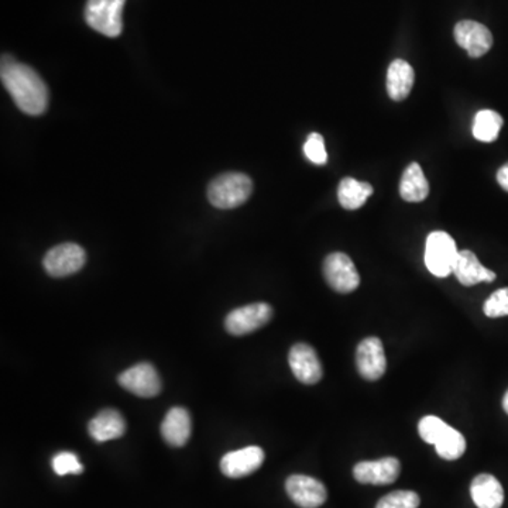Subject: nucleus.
<instances>
[{"instance_id":"obj_26","label":"nucleus","mask_w":508,"mask_h":508,"mask_svg":"<svg viewBox=\"0 0 508 508\" xmlns=\"http://www.w3.org/2000/svg\"><path fill=\"white\" fill-rule=\"evenodd\" d=\"M483 312L489 318L508 316V288L494 291L484 303Z\"/></svg>"},{"instance_id":"obj_15","label":"nucleus","mask_w":508,"mask_h":508,"mask_svg":"<svg viewBox=\"0 0 508 508\" xmlns=\"http://www.w3.org/2000/svg\"><path fill=\"white\" fill-rule=\"evenodd\" d=\"M452 275H455L459 283L465 287H472L479 283H492L496 280V273L484 267L471 250H461L458 253Z\"/></svg>"},{"instance_id":"obj_16","label":"nucleus","mask_w":508,"mask_h":508,"mask_svg":"<svg viewBox=\"0 0 508 508\" xmlns=\"http://www.w3.org/2000/svg\"><path fill=\"white\" fill-rule=\"evenodd\" d=\"M88 432L97 442L118 440L126 432V422L122 414L116 410H103L92 418L88 425Z\"/></svg>"},{"instance_id":"obj_30","label":"nucleus","mask_w":508,"mask_h":508,"mask_svg":"<svg viewBox=\"0 0 508 508\" xmlns=\"http://www.w3.org/2000/svg\"><path fill=\"white\" fill-rule=\"evenodd\" d=\"M503 409L508 414V390L507 393L504 394V399H503Z\"/></svg>"},{"instance_id":"obj_20","label":"nucleus","mask_w":508,"mask_h":508,"mask_svg":"<svg viewBox=\"0 0 508 508\" xmlns=\"http://www.w3.org/2000/svg\"><path fill=\"white\" fill-rule=\"evenodd\" d=\"M399 195L407 202H422L430 195V184L418 162H411L399 181Z\"/></svg>"},{"instance_id":"obj_4","label":"nucleus","mask_w":508,"mask_h":508,"mask_svg":"<svg viewBox=\"0 0 508 508\" xmlns=\"http://www.w3.org/2000/svg\"><path fill=\"white\" fill-rule=\"evenodd\" d=\"M126 0H88L85 20L95 32L108 37L122 33V13Z\"/></svg>"},{"instance_id":"obj_29","label":"nucleus","mask_w":508,"mask_h":508,"mask_svg":"<svg viewBox=\"0 0 508 508\" xmlns=\"http://www.w3.org/2000/svg\"><path fill=\"white\" fill-rule=\"evenodd\" d=\"M497 182L503 190L508 192V162L497 171Z\"/></svg>"},{"instance_id":"obj_3","label":"nucleus","mask_w":508,"mask_h":508,"mask_svg":"<svg viewBox=\"0 0 508 508\" xmlns=\"http://www.w3.org/2000/svg\"><path fill=\"white\" fill-rule=\"evenodd\" d=\"M458 253L451 234L442 231L432 232L425 242L424 260L428 272L440 278L452 275Z\"/></svg>"},{"instance_id":"obj_8","label":"nucleus","mask_w":508,"mask_h":508,"mask_svg":"<svg viewBox=\"0 0 508 508\" xmlns=\"http://www.w3.org/2000/svg\"><path fill=\"white\" fill-rule=\"evenodd\" d=\"M119 384L134 396L151 399L161 391V378L150 363L141 362L120 373Z\"/></svg>"},{"instance_id":"obj_7","label":"nucleus","mask_w":508,"mask_h":508,"mask_svg":"<svg viewBox=\"0 0 508 508\" xmlns=\"http://www.w3.org/2000/svg\"><path fill=\"white\" fill-rule=\"evenodd\" d=\"M273 318V308L265 303L249 304L233 309L226 316L225 327L233 337H244L264 327Z\"/></svg>"},{"instance_id":"obj_28","label":"nucleus","mask_w":508,"mask_h":508,"mask_svg":"<svg viewBox=\"0 0 508 508\" xmlns=\"http://www.w3.org/2000/svg\"><path fill=\"white\" fill-rule=\"evenodd\" d=\"M304 154L309 161L314 162L316 166H325L327 162V149H325V140L319 133H311L304 144Z\"/></svg>"},{"instance_id":"obj_12","label":"nucleus","mask_w":508,"mask_h":508,"mask_svg":"<svg viewBox=\"0 0 508 508\" xmlns=\"http://www.w3.org/2000/svg\"><path fill=\"white\" fill-rule=\"evenodd\" d=\"M288 363L296 380L306 386L318 383L324 375L316 349L306 343H296L291 347Z\"/></svg>"},{"instance_id":"obj_23","label":"nucleus","mask_w":508,"mask_h":508,"mask_svg":"<svg viewBox=\"0 0 508 508\" xmlns=\"http://www.w3.org/2000/svg\"><path fill=\"white\" fill-rule=\"evenodd\" d=\"M438 455L445 461H456L461 458L466 451V440L459 430L450 427L443 433V437L435 443Z\"/></svg>"},{"instance_id":"obj_24","label":"nucleus","mask_w":508,"mask_h":508,"mask_svg":"<svg viewBox=\"0 0 508 508\" xmlns=\"http://www.w3.org/2000/svg\"><path fill=\"white\" fill-rule=\"evenodd\" d=\"M448 428H450V425L445 424L441 418L435 417V415H428V417L422 418L418 424V432H420V437L424 442L435 445L443 437V433L446 432Z\"/></svg>"},{"instance_id":"obj_19","label":"nucleus","mask_w":508,"mask_h":508,"mask_svg":"<svg viewBox=\"0 0 508 508\" xmlns=\"http://www.w3.org/2000/svg\"><path fill=\"white\" fill-rule=\"evenodd\" d=\"M162 440L170 446L181 448L191 437L190 412L182 407H174L167 412L161 424Z\"/></svg>"},{"instance_id":"obj_9","label":"nucleus","mask_w":508,"mask_h":508,"mask_svg":"<svg viewBox=\"0 0 508 508\" xmlns=\"http://www.w3.org/2000/svg\"><path fill=\"white\" fill-rule=\"evenodd\" d=\"M290 499L301 508H318L327 502V487L316 477L293 474L285 482Z\"/></svg>"},{"instance_id":"obj_22","label":"nucleus","mask_w":508,"mask_h":508,"mask_svg":"<svg viewBox=\"0 0 508 508\" xmlns=\"http://www.w3.org/2000/svg\"><path fill=\"white\" fill-rule=\"evenodd\" d=\"M503 123L504 120L496 110H481L474 116L473 129H472L473 138L483 143H492L499 138Z\"/></svg>"},{"instance_id":"obj_27","label":"nucleus","mask_w":508,"mask_h":508,"mask_svg":"<svg viewBox=\"0 0 508 508\" xmlns=\"http://www.w3.org/2000/svg\"><path fill=\"white\" fill-rule=\"evenodd\" d=\"M53 471L58 476L67 474H79L84 472V466L79 461L78 456L72 452H59L53 458Z\"/></svg>"},{"instance_id":"obj_6","label":"nucleus","mask_w":508,"mask_h":508,"mask_svg":"<svg viewBox=\"0 0 508 508\" xmlns=\"http://www.w3.org/2000/svg\"><path fill=\"white\" fill-rule=\"evenodd\" d=\"M87 263V253L79 244H63L48 250L43 265L51 277H68L76 275Z\"/></svg>"},{"instance_id":"obj_25","label":"nucleus","mask_w":508,"mask_h":508,"mask_svg":"<svg viewBox=\"0 0 508 508\" xmlns=\"http://www.w3.org/2000/svg\"><path fill=\"white\" fill-rule=\"evenodd\" d=\"M420 503L421 500L417 492L411 490H397L378 500L376 508H418Z\"/></svg>"},{"instance_id":"obj_14","label":"nucleus","mask_w":508,"mask_h":508,"mask_svg":"<svg viewBox=\"0 0 508 508\" xmlns=\"http://www.w3.org/2000/svg\"><path fill=\"white\" fill-rule=\"evenodd\" d=\"M264 451L259 446H247L244 450L226 453L221 461L222 473L231 479H241L254 473L264 461Z\"/></svg>"},{"instance_id":"obj_13","label":"nucleus","mask_w":508,"mask_h":508,"mask_svg":"<svg viewBox=\"0 0 508 508\" xmlns=\"http://www.w3.org/2000/svg\"><path fill=\"white\" fill-rule=\"evenodd\" d=\"M456 43L468 51L472 58H479L492 47V35L489 28L474 20H461L455 26Z\"/></svg>"},{"instance_id":"obj_1","label":"nucleus","mask_w":508,"mask_h":508,"mask_svg":"<svg viewBox=\"0 0 508 508\" xmlns=\"http://www.w3.org/2000/svg\"><path fill=\"white\" fill-rule=\"evenodd\" d=\"M0 77L17 108L27 115H43L48 108V88L32 67L2 57Z\"/></svg>"},{"instance_id":"obj_2","label":"nucleus","mask_w":508,"mask_h":508,"mask_svg":"<svg viewBox=\"0 0 508 508\" xmlns=\"http://www.w3.org/2000/svg\"><path fill=\"white\" fill-rule=\"evenodd\" d=\"M252 192V180L244 172L219 175L208 187L209 202L219 209H233L244 205Z\"/></svg>"},{"instance_id":"obj_5","label":"nucleus","mask_w":508,"mask_h":508,"mask_svg":"<svg viewBox=\"0 0 508 508\" xmlns=\"http://www.w3.org/2000/svg\"><path fill=\"white\" fill-rule=\"evenodd\" d=\"M322 270H324V277L329 284V287L337 293H353L360 285L358 268L345 253H331L324 260Z\"/></svg>"},{"instance_id":"obj_10","label":"nucleus","mask_w":508,"mask_h":508,"mask_svg":"<svg viewBox=\"0 0 508 508\" xmlns=\"http://www.w3.org/2000/svg\"><path fill=\"white\" fill-rule=\"evenodd\" d=\"M356 366L358 373L368 381L383 378L387 368L383 342L378 337H366L356 350Z\"/></svg>"},{"instance_id":"obj_21","label":"nucleus","mask_w":508,"mask_h":508,"mask_svg":"<svg viewBox=\"0 0 508 508\" xmlns=\"http://www.w3.org/2000/svg\"><path fill=\"white\" fill-rule=\"evenodd\" d=\"M375 190L368 182L358 181L355 178H343L337 187V200L342 208L347 211H356L362 208L366 201L373 195Z\"/></svg>"},{"instance_id":"obj_11","label":"nucleus","mask_w":508,"mask_h":508,"mask_svg":"<svg viewBox=\"0 0 508 508\" xmlns=\"http://www.w3.org/2000/svg\"><path fill=\"white\" fill-rule=\"evenodd\" d=\"M399 472L401 463L399 459L389 456L378 461H358L353 468V476L358 483L386 486L399 479Z\"/></svg>"},{"instance_id":"obj_17","label":"nucleus","mask_w":508,"mask_h":508,"mask_svg":"<svg viewBox=\"0 0 508 508\" xmlns=\"http://www.w3.org/2000/svg\"><path fill=\"white\" fill-rule=\"evenodd\" d=\"M415 82L414 68L406 59H394L387 69V92L396 102L409 98Z\"/></svg>"},{"instance_id":"obj_18","label":"nucleus","mask_w":508,"mask_h":508,"mask_svg":"<svg viewBox=\"0 0 508 508\" xmlns=\"http://www.w3.org/2000/svg\"><path fill=\"white\" fill-rule=\"evenodd\" d=\"M471 494L477 508H502L504 503V490L492 474L482 473L474 477Z\"/></svg>"}]
</instances>
